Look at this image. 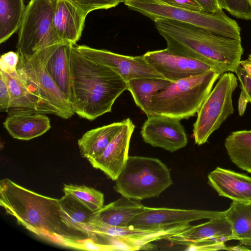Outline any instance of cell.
I'll return each instance as SVG.
<instances>
[{
	"label": "cell",
	"mask_w": 251,
	"mask_h": 251,
	"mask_svg": "<svg viewBox=\"0 0 251 251\" xmlns=\"http://www.w3.org/2000/svg\"><path fill=\"white\" fill-rule=\"evenodd\" d=\"M0 205L18 224L39 238L63 247L83 250V241L89 237L64 223L59 199L5 178L0 181Z\"/></svg>",
	"instance_id": "6da1fadb"
},
{
	"label": "cell",
	"mask_w": 251,
	"mask_h": 251,
	"mask_svg": "<svg viewBox=\"0 0 251 251\" xmlns=\"http://www.w3.org/2000/svg\"><path fill=\"white\" fill-rule=\"evenodd\" d=\"M153 22L171 52L201 61L220 74L235 72L243 53L241 40L175 20L157 19Z\"/></svg>",
	"instance_id": "7a4b0ae2"
},
{
	"label": "cell",
	"mask_w": 251,
	"mask_h": 251,
	"mask_svg": "<svg viewBox=\"0 0 251 251\" xmlns=\"http://www.w3.org/2000/svg\"><path fill=\"white\" fill-rule=\"evenodd\" d=\"M127 83L109 67L80 54L73 46L70 60V97L74 111L93 121L110 112Z\"/></svg>",
	"instance_id": "3957f363"
},
{
	"label": "cell",
	"mask_w": 251,
	"mask_h": 251,
	"mask_svg": "<svg viewBox=\"0 0 251 251\" xmlns=\"http://www.w3.org/2000/svg\"><path fill=\"white\" fill-rule=\"evenodd\" d=\"M221 75L211 71L172 82L151 97L150 116L164 115L180 120L194 116Z\"/></svg>",
	"instance_id": "277c9868"
},
{
	"label": "cell",
	"mask_w": 251,
	"mask_h": 251,
	"mask_svg": "<svg viewBox=\"0 0 251 251\" xmlns=\"http://www.w3.org/2000/svg\"><path fill=\"white\" fill-rule=\"evenodd\" d=\"M173 183L170 170L160 160L128 156L114 188L122 197L141 201L158 197Z\"/></svg>",
	"instance_id": "5b68a950"
},
{
	"label": "cell",
	"mask_w": 251,
	"mask_h": 251,
	"mask_svg": "<svg viewBox=\"0 0 251 251\" xmlns=\"http://www.w3.org/2000/svg\"><path fill=\"white\" fill-rule=\"evenodd\" d=\"M129 9L138 12L154 21L165 19L191 24L216 34L241 40L240 27L221 9L215 13L193 11L168 6L155 0H124Z\"/></svg>",
	"instance_id": "8992f818"
},
{
	"label": "cell",
	"mask_w": 251,
	"mask_h": 251,
	"mask_svg": "<svg viewBox=\"0 0 251 251\" xmlns=\"http://www.w3.org/2000/svg\"><path fill=\"white\" fill-rule=\"evenodd\" d=\"M191 226L187 223L150 229L131 226L119 227L103 223L95 216L90 225V232L91 238L102 245L105 251H134L151 249V242L167 240L170 236Z\"/></svg>",
	"instance_id": "52a82bcc"
},
{
	"label": "cell",
	"mask_w": 251,
	"mask_h": 251,
	"mask_svg": "<svg viewBox=\"0 0 251 251\" xmlns=\"http://www.w3.org/2000/svg\"><path fill=\"white\" fill-rule=\"evenodd\" d=\"M55 1L30 0L25 7L17 44L20 56L29 59L43 49L64 42L53 26Z\"/></svg>",
	"instance_id": "ba28073f"
},
{
	"label": "cell",
	"mask_w": 251,
	"mask_h": 251,
	"mask_svg": "<svg viewBox=\"0 0 251 251\" xmlns=\"http://www.w3.org/2000/svg\"><path fill=\"white\" fill-rule=\"evenodd\" d=\"M57 44L40 50L29 59L20 56L16 71L31 92L44 104L55 111L56 116L68 119L75 112L45 67L47 59Z\"/></svg>",
	"instance_id": "9c48e42d"
},
{
	"label": "cell",
	"mask_w": 251,
	"mask_h": 251,
	"mask_svg": "<svg viewBox=\"0 0 251 251\" xmlns=\"http://www.w3.org/2000/svg\"><path fill=\"white\" fill-rule=\"evenodd\" d=\"M237 86V78L234 74L226 72L220 76L197 113L193 129L196 144L206 143L211 134L233 113L232 95Z\"/></svg>",
	"instance_id": "30bf717a"
},
{
	"label": "cell",
	"mask_w": 251,
	"mask_h": 251,
	"mask_svg": "<svg viewBox=\"0 0 251 251\" xmlns=\"http://www.w3.org/2000/svg\"><path fill=\"white\" fill-rule=\"evenodd\" d=\"M75 47L84 56L112 69L126 82L141 77L164 78L147 63L143 55L136 56L124 55L106 50L92 48L86 45L75 46Z\"/></svg>",
	"instance_id": "8fae6325"
},
{
	"label": "cell",
	"mask_w": 251,
	"mask_h": 251,
	"mask_svg": "<svg viewBox=\"0 0 251 251\" xmlns=\"http://www.w3.org/2000/svg\"><path fill=\"white\" fill-rule=\"evenodd\" d=\"M140 134L145 143L170 152L184 148L188 142L180 120L164 115L148 116Z\"/></svg>",
	"instance_id": "7c38bea8"
},
{
	"label": "cell",
	"mask_w": 251,
	"mask_h": 251,
	"mask_svg": "<svg viewBox=\"0 0 251 251\" xmlns=\"http://www.w3.org/2000/svg\"><path fill=\"white\" fill-rule=\"evenodd\" d=\"M143 56L157 73L172 82L211 71L216 72L201 61L172 53L167 49L148 51Z\"/></svg>",
	"instance_id": "4fadbf2b"
},
{
	"label": "cell",
	"mask_w": 251,
	"mask_h": 251,
	"mask_svg": "<svg viewBox=\"0 0 251 251\" xmlns=\"http://www.w3.org/2000/svg\"><path fill=\"white\" fill-rule=\"evenodd\" d=\"M224 211L145 207L134 217L128 226L142 229L190 223L201 219L224 217Z\"/></svg>",
	"instance_id": "5bb4252c"
},
{
	"label": "cell",
	"mask_w": 251,
	"mask_h": 251,
	"mask_svg": "<svg viewBox=\"0 0 251 251\" xmlns=\"http://www.w3.org/2000/svg\"><path fill=\"white\" fill-rule=\"evenodd\" d=\"M123 124L104 151L99 156L88 159L93 167L100 170L115 181L128 157L130 139L135 126L130 118Z\"/></svg>",
	"instance_id": "9a60e30c"
},
{
	"label": "cell",
	"mask_w": 251,
	"mask_h": 251,
	"mask_svg": "<svg viewBox=\"0 0 251 251\" xmlns=\"http://www.w3.org/2000/svg\"><path fill=\"white\" fill-rule=\"evenodd\" d=\"M87 15L70 0H56L52 23L59 39L75 46L81 36Z\"/></svg>",
	"instance_id": "2e32d148"
},
{
	"label": "cell",
	"mask_w": 251,
	"mask_h": 251,
	"mask_svg": "<svg viewBox=\"0 0 251 251\" xmlns=\"http://www.w3.org/2000/svg\"><path fill=\"white\" fill-rule=\"evenodd\" d=\"M207 177L208 184L219 196L234 201L251 203V177L217 167Z\"/></svg>",
	"instance_id": "e0dca14e"
},
{
	"label": "cell",
	"mask_w": 251,
	"mask_h": 251,
	"mask_svg": "<svg viewBox=\"0 0 251 251\" xmlns=\"http://www.w3.org/2000/svg\"><path fill=\"white\" fill-rule=\"evenodd\" d=\"M7 84L10 94L8 115L42 113L56 114L55 111L44 104L29 89L17 71L7 74L0 71Z\"/></svg>",
	"instance_id": "ac0fdd59"
},
{
	"label": "cell",
	"mask_w": 251,
	"mask_h": 251,
	"mask_svg": "<svg viewBox=\"0 0 251 251\" xmlns=\"http://www.w3.org/2000/svg\"><path fill=\"white\" fill-rule=\"evenodd\" d=\"M231 236L230 224L224 217L210 219L197 226H191L170 236L167 240L173 244L187 246L193 243L213 239L225 242L231 240Z\"/></svg>",
	"instance_id": "d6986e66"
},
{
	"label": "cell",
	"mask_w": 251,
	"mask_h": 251,
	"mask_svg": "<svg viewBox=\"0 0 251 251\" xmlns=\"http://www.w3.org/2000/svg\"><path fill=\"white\" fill-rule=\"evenodd\" d=\"M3 125L13 138L26 141L41 136L51 127L49 118L42 113L8 115Z\"/></svg>",
	"instance_id": "ffe728a7"
},
{
	"label": "cell",
	"mask_w": 251,
	"mask_h": 251,
	"mask_svg": "<svg viewBox=\"0 0 251 251\" xmlns=\"http://www.w3.org/2000/svg\"><path fill=\"white\" fill-rule=\"evenodd\" d=\"M73 46L69 42L57 44L45 64L48 73L69 102L70 97V60Z\"/></svg>",
	"instance_id": "44dd1931"
},
{
	"label": "cell",
	"mask_w": 251,
	"mask_h": 251,
	"mask_svg": "<svg viewBox=\"0 0 251 251\" xmlns=\"http://www.w3.org/2000/svg\"><path fill=\"white\" fill-rule=\"evenodd\" d=\"M145 207L140 201L122 197L95 212V216L105 224L127 227L130 221L144 211Z\"/></svg>",
	"instance_id": "7402d4cb"
},
{
	"label": "cell",
	"mask_w": 251,
	"mask_h": 251,
	"mask_svg": "<svg viewBox=\"0 0 251 251\" xmlns=\"http://www.w3.org/2000/svg\"><path fill=\"white\" fill-rule=\"evenodd\" d=\"M123 121L92 129L86 131L77 141L81 156L87 159L100 155L121 128Z\"/></svg>",
	"instance_id": "603a6c76"
},
{
	"label": "cell",
	"mask_w": 251,
	"mask_h": 251,
	"mask_svg": "<svg viewBox=\"0 0 251 251\" xmlns=\"http://www.w3.org/2000/svg\"><path fill=\"white\" fill-rule=\"evenodd\" d=\"M64 223L70 227L82 232L91 238L90 226L94 218V212L72 197L64 194L59 199Z\"/></svg>",
	"instance_id": "cb8c5ba5"
},
{
	"label": "cell",
	"mask_w": 251,
	"mask_h": 251,
	"mask_svg": "<svg viewBox=\"0 0 251 251\" xmlns=\"http://www.w3.org/2000/svg\"><path fill=\"white\" fill-rule=\"evenodd\" d=\"M126 83L127 90L131 93L136 105L149 116L152 96L167 87L172 82L164 78L141 77L131 79Z\"/></svg>",
	"instance_id": "d4e9b609"
},
{
	"label": "cell",
	"mask_w": 251,
	"mask_h": 251,
	"mask_svg": "<svg viewBox=\"0 0 251 251\" xmlns=\"http://www.w3.org/2000/svg\"><path fill=\"white\" fill-rule=\"evenodd\" d=\"M225 146L231 161L251 173V130L232 132L226 139Z\"/></svg>",
	"instance_id": "484cf974"
},
{
	"label": "cell",
	"mask_w": 251,
	"mask_h": 251,
	"mask_svg": "<svg viewBox=\"0 0 251 251\" xmlns=\"http://www.w3.org/2000/svg\"><path fill=\"white\" fill-rule=\"evenodd\" d=\"M225 217L231 227V240H251V203L232 201Z\"/></svg>",
	"instance_id": "4316f807"
},
{
	"label": "cell",
	"mask_w": 251,
	"mask_h": 251,
	"mask_svg": "<svg viewBox=\"0 0 251 251\" xmlns=\"http://www.w3.org/2000/svg\"><path fill=\"white\" fill-rule=\"evenodd\" d=\"M25 7L23 0H0V43L19 29Z\"/></svg>",
	"instance_id": "83f0119b"
},
{
	"label": "cell",
	"mask_w": 251,
	"mask_h": 251,
	"mask_svg": "<svg viewBox=\"0 0 251 251\" xmlns=\"http://www.w3.org/2000/svg\"><path fill=\"white\" fill-rule=\"evenodd\" d=\"M63 191L64 194L72 196L93 212L104 206L103 194L93 188L84 185L65 184Z\"/></svg>",
	"instance_id": "f1b7e54d"
},
{
	"label": "cell",
	"mask_w": 251,
	"mask_h": 251,
	"mask_svg": "<svg viewBox=\"0 0 251 251\" xmlns=\"http://www.w3.org/2000/svg\"><path fill=\"white\" fill-rule=\"evenodd\" d=\"M221 8L233 16L246 20H251V0H218Z\"/></svg>",
	"instance_id": "f546056e"
},
{
	"label": "cell",
	"mask_w": 251,
	"mask_h": 251,
	"mask_svg": "<svg viewBox=\"0 0 251 251\" xmlns=\"http://www.w3.org/2000/svg\"><path fill=\"white\" fill-rule=\"evenodd\" d=\"M88 14L97 9H107L117 6L124 0H70Z\"/></svg>",
	"instance_id": "4dcf8cb0"
},
{
	"label": "cell",
	"mask_w": 251,
	"mask_h": 251,
	"mask_svg": "<svg viewBox=\"0 0 251 251\" xmlns=\"http://www.w3.org/2000/svg\"><path fill=\"white\" fill-rule=\"evenodd\" d=\"M186 247L187 251H204L225 250L226 246L223 240L213 239L193 243Z\"/></svg>",
	"instance_id": "1f68e13d"
},
{
	"label": "cell",
	"mask_w": 251,
	"mask_h": 251,
	"mask_svg": "<svg viewBox=\"0 0 251 251\" xmlns=\"http://www.w3.org/2000/svg\"><path fill=\"white\" fill-rule=\"evenodd\" d=\"M19 59L20 55L17 52L10 51L3 54L0 58V71L7 74L14 73Z\"/></svg>",
	"instance_id": "d6a6232c"
},
{
	"label": "cell",
	"mask_w": 251,
	"mask_h": 251,
	"mask_svg": "<svg viewBox=\"0 0 251 251\" xmlns=\"http://www.w3.org/2000/svg\"><path fill=\"white\" fill-rule=\"evenodd\" d=\"M162 4L185 9L193 11H203L201 6L195 0H155Z\"/></svg>",
	"instance_id": "836d02e7"
},
{
	"label": "cell",
	"mask_w": 251,
	"mask_h": 251,
	"mask_svg": "<svg viewBox=\"0 0 251 251\" xmlns=\"http://www.w3.org/2000/svg\"><path fill=\"white\" fill-rule=\"evenodd\" d=\"M235 73L240 82L242 91L245 93L249 102L251 103V76L240 64Z\"/></svg>",
	"instance_id": "e575fe53"
},
{
	"label": "cell",
	"mask_w": 251,
	"mask_h": 251,
	"mask_svg": "<svg viewBox=\"0 0 251 251\" xmlns=\"http://www.w3.org/2000/svg\"><path fill=\"white\" fill-rule=\"evenodd\" d=\"M10 94L3 77L0 74V111L7 113L10 107Z\"/></svg>",
	"instance_id": "d590c367"
},
{
	"label": "cell",
	"mask_w": 251,
	"mask_h": 251,
	"mask_svg": "<svg viewBox=\"0 0 251 251\" xmlns=\"http://www.w3.org/2000/svg\"><path fill=\"white\" fill-rule=\"evenodd\" d=\"M202 7L203 10L207 12L215 13L221 9L218 0H195Z\"/></svg>",
	"instance_id": "8d00e7d4"
},
{
	"label": "cell",
	"mask_w": 251,
	"mask_h": 251,
	"mask_svg": "<svg viewBox=\"0 0 251 251\" xmlns=\"http://www.w3.org/2000/svg\"><path fill=\"white\" fill-rule=\"evenodd\" d=\"M83 250L105 251L104 247L96 242L91 238H87L83 241Z\"/></svg>",
	"instance_id": "74e56055"
},
{
	"label": "cell",
	"mask_w": 251,
	"mask_h": 251,
	"mask_svg": "<svg viewBox=\"0 0 251 251\" xmlns=\"http://www.w3.org/2000/svg\"><path fill=\"white\" fill-rule=\"evenodd\" d=\"M249 100L245 93L242 91L238 102V109L240 116H242L246 110Z\"/></svg>",
	"instance_id": "f35d334b"
},
{
	"label": "cell",
	"mask_w": 251,
	"mask_h": 251,
	"mask_svg": "<svg viewBox=\"0 0 251 251\" xmlns=\"http://www.w3.org/2000/svg\"><path fill=\"white\" fill-rule=\"evenodd\" d=\"M239 64L247 74L251 76V62L248 59L241 60L239 62Z\"/></svg>",
	"instance_id": "ab89813d"
},
{
	"label": "cell",
	"mask_w": 251,
	"mask_h": 251,
	"mask_svg": "<svg viewBox=\"0 0 251 251\" xmlns=\"http://www.w3.org/2000/svg\"><path fill=\"white\" fill-rule=\"evenodd\" d=\"M225 250L233 251H250L246 246L240 244L235 246L226 247Z\"/></svg>",
	"instance_id": "60d3db41"
},
{
	"label": "cell",
	"mask_w": 251,
	"mask_h": 251,
	"mask_svg": "<svg viewBox=\"0 0 251 251\" xmlns=\"http://www.w3.org/2000/svg\"><path fill=\"white\" fill-rule=\"evenodd\" d=\"M240 244L246 246L251 251V240L240 241Z\"/></svg>",
	"instance_id": "b9f144b4"
},
{
	"label": "cell",
	"mask_w": 251,
	"mask_h": 251,
	"mask_svg": "<svg viewBox=\"0 0 251 251\" xmlns=\"http://www.w3.org/2000/svg\"><path fill=\"white\" fill-rule=\"evenodd\" d=\"M248 60H249L251 62V54H250L249 55V57H248Z\"/></svg>",
	"instance_id": "7bdbcfd3"
},
{
	"label": "cell",
	"mask_w": 251,
	"mask_h": 251,
	"mask_svg": "<svg viewBox=\"0 0 251 251\" xmlns=\"http://www.w3.org/2000/svg\"></svg>",
	"instance_id": "ee69618b"
}]
</instances>
